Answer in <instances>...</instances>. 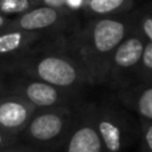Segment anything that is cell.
Instances as JSON below:
<instances>
[{
	"label": "cell",
	"instance_id": "obj_1",
	"mask_svg": "<svg viewBox=\"0 0 152 152\" xmlns=\"http://www.w3.org/2000/svg\"><path fill=\"white\" fill-rule=\"evenodd\" d=\"M12 71L23 76L50 83L55 87L76 91L84 86H94L92 79L81 59H75L64 53H40L26 56L10 64Z\"/></svg>",
	"mask_w": 152,
	"mask_h": 152
},
{
	"label": "cell",
	"instance_id": "obj_2",
	"mask_svg": "<svg viewBox=\"0 0 152 152\" xmlns=\"http://www.w3.org/2000/svg\"><path fill=\"white\" fill-rule=\"evenodd\" d=\"M127 28L113 19L99 20L86 36L79 58L84 63L94 84H105L111 55L126 39Z\"/></svg>",
	"mask_w": 152,
	"mask_h": 152
},
{
	"label": "cell",
	"instance_id": "obj_3",
	"mask_svg": "<svg viewBox=\"0 0 152 152\" xmlns=\"http://www.w3.org/2000/svg\"><path fill=\"white\" fill-rule=\"evenodd\" d=\"M75 105L39 108L20 136L42 152H58L74 123Z\"/></svg>",
	"mask_w": 152,
	"mask_h": 152
},
{
	"label": "cell",
	"instance_id": "obj_4",
	"mask_svg": "<svg viewBox=\"0 0 152 152\" xmlns=\"http://www.w3.org/2000/svg\"><path fill=\"white\" fill-rule=\"evenodd\" d=\"M96 129L104 152H124L134 143L142 126L118 100L96 103Z\"/></svg>",
	"mask_w": 152,
	"mask_h": 152
},
{
	"label": "cell",
	"instance_id": "obj_5",
	"mask_svg": "<svg viewBox=\"0 0 152 152\" xmlns=\"http://www.w3.org/2000/svg\"><path fill=\"white\" fill-rule=\"evenodd\" d=\"M95 118L96 103H76L74 123L58 152H104Z\"/></svg>",
	"mask_w": 152,
	"mask_h": 152
},
{
	"label": "cell",
	"instance_id": "obj_6",
	"mask_svg": "<svg viewBox=\"0 0 152 152\" xmlns=\"http://www.w3.org/2000/svg\"><path fill=\"white\" fill-rule=\"evenodd\" d=\"M10 94L18 95L39 110L58 105L76 104L77 92L59 88L50 83L37 80L28 76L16 77L10 84Z\"/></svg>",
	"mask_w": 152,
	"mask_h": 152
},
{
	"label": "cell",
	"instance_id": "obj_7",
	"mask_svg": "<svg viewBox=\"0 0 152 152\" xmlns=\"http://www.w3.org/2000/svg\"><path fill=\"white\" fill-rule=\"evenodd\" d=\"M144 45L145 43L137 35L126 37L111 55L105 84L111 86L116 91L128 86L126 74L132 69L137 71L144 52Z\"/></svg>",
	"mask_w": 152,
	"mask_h": 152
},
{
	"label": "cell",
	"instance_id": "obj_8",
	"mask_svg": "<svg viewBox=\"0 0 152 152\" xmlns=\"http://www.w3.org/2000/svg\"><path fill=\"white\" fill-rule=\"evenodd\" d=\"M37 108L13 94L0 96V131L20 136Z\"/></svg>",
	"mask_w": 152,
	"mask_h": 152
},
{
	"label": "cell",
	"instance_id": "obj_9",
	"mask_svg": "<svg viewBox=\"0 0 152 152\" xmlns=\"http://www.w3.org/2000/svg\"><path fill=\"white\" fill-rule=\"evenodd\" d=\"M116 100L139 118L140 126L152 123V81L140 80L116 91Z\"/></svg>",
	"mask_w": 152,
	"mask_h": 152
},
{
	"label": "cell",
	"instance_id": "obj_10",
	"mask_svg": "<svg viewBox=\"0 0 152 152\" xmlns=\"http://www.w3.org/2000/svg\"><path fill=\"white\" fill-rule=\"evenodd\" d=\"M59 20H60V13L56 8L43 5V7L32 8L27 12L20 13V16L11 20L3 31L37 32L42 29L51 28L55 24H58Z\"/></svg>",
	"mask_w": 152,
	"mask_h": 152
},
{
	"label": "cell",
	"instance_id": "obj_11",
	"mask_svg": "<svg viewBox=\"0 0 152 152\" xmlns=\"http://www.w3.org/2000/svg\"><path fill=\"white\" fill-rule=\"evenodd\" d=\"M39 37L37 32L3 31L0 32V56L13 55L27 50Z\"/></svg>",
	"mask_w": 152,
	"mask_h": 152
},
{
	"label": "cell",
	"instance_id": "obj_12",
	"mask_svg": "<svg viewBox=\"0 0 152 152\" xmlns=\"http://www.w3.org/2000/svg\"><path fill=\"white\" fill-rule=\"evenodd\" d=\"M137 76L140 80L152 81V43L148 42L144 45V52H143L142 60L137 67Z\"/></svg>",
	"mask_w": 152,
	"mask_h": 152
},
{
	"label": "cell",
	"instance_id": "obj_13",
	"mask_svg": "<svg viewBox=\"0 0 152 152\" xmlns=\"http://www.w3.org/2000/svg\"><path fill=\"white\" fill-rule=\"evenodd\" d=\"M34 0H0V13L11 15V13H23L31 10Z\"/></svg>",
	"mask_w": 152,
	"mask_h": 152
},
{
	"label": "cell",
	"instance_id": "obj_14",
	"mask_svg": "<svg viewBox=\"0 0 152 152\" xmlns=\"http://www.w3.org/2000/svg\"><path fill=\"white\" fill-rule=\"evenodd\" d=\"M126 0H89V10L95 13H110L119 10Z\"/></svg>",
	"mask_w": 152,
	"mask_h": 152
},
{
	"label": "cell",
	"instance_id": "obj_15",
	"mask_svg": "<svg viewBox=\"0 0 152 152\" xmlns=\"http://www.w3.org/2000/svg\"><path fill=\"white\" fill-rule=\"evenodd\" d=\"M140 136L142 140H140L139 152H152V123L143 124Z\"/></svg>",
	"mask_w": 152,
	"mask_h": 152
},
{
	"label": "cell",
	"instance_id": "obj_16",
	"mask_svg": "<svg viewBox=\"0 0 152 152\" xmlns=\"http://www.w3.org/2000/svg\"><path fill=\"white\" fill-rule=\"evenodd\" d=\"M0 152H42V151L32 147V145H29V144H27V143L26 144H18V143H15V144H12L11 147L4 148V150H1Z\"/></svg>",
	"mask_w": 152,
	"mask_h": 152
},
{
	"label": "cell",
	"instance_id": "obj_17",
	"mask_svg": "<svg viewBox=\"0 0 152 152\" xmlns=\"http://www.w3.org/2000/svg\"><path fill=\"white\" fill-rule=\"evenodd\" d=\"M18 139H19L18 136H13V135H10V134H7V132L0 131V151L7 147H11L12 144H15V143L18 142Z\"/></svg>",
	"mask_w": 152,
	"mask_h": 152
},
{
	"label": "cell",
	"instance_id": "obj_18",
	"mask_svg": "<svg viewBox=\"0 0 152 152\" xmlns=\"http://www.w3.org/2000/svg\"><path fill=\"white\" fill-rule=\"evenodd\" d=\"M142 29H143V32H144V35L147 36V39L152 43V18H147L143 20Z\"/></svg>",
	"mask_w": 152,
	"mask_h": 152
},
{
	"label": "cell",
	"instance_id": "obj_19",
	"mask_svg": "<svg viewBox=\"0 0 152 152\" xmlns=\"http://www.w3.org/2000/svg\"><path fill=\"white\" fill-rule=\"evenodd\" d=\"M43 1H44L48 7H53V8H55V7H58V5L64 4L67 0H43Z\"/></svg>",
	"mask_w": 152,
	"mask_h": 152
},
{
	"label": "cell",
	"instance_id": "obj_20",
	"mask_svg": "<svg viewBox=\"0 0 152 152\" xmlns=\"http://www.w3.org/2000/svg\"><path fill=\"white\" fill-rule=\"evenodd\" d=\"M8 23H10V21H8L7 15H1V13H0V31H3V29L7 27Z\"/></svg>",
	"mask_w": 152,
	"mask_h": 152
},
{
	"label": "cell",
	"instance_id": "obj_21",
	"mask_svg": "<svg viewBox=\"0 0 152 152\" xmlns=\"http://www.w3.org/2000/svg\"><path fill=\"white\" fill-rule=\"evenodd\" d=\"M67 3L71 4L72 7H77V5L80 4V0H67Z\"/></svg>",
	"mask_w": 152,
	"mask_h": 152
},
{
	"label": "cell",
	"instance_id": "obj_22",
	"mask_svg": "<svg viewBox=\"0 0 152 152\" xmlns=\"http://www.w3.org/2000/svg\"><path fill=\"white\" fill-rule=\"evenodd\" d=\"M4 94V83H3V80H1V77H0V96Z\"/></svg>",
	"mask_w": 152,
	"mask_h": 152
}]
</instances>
